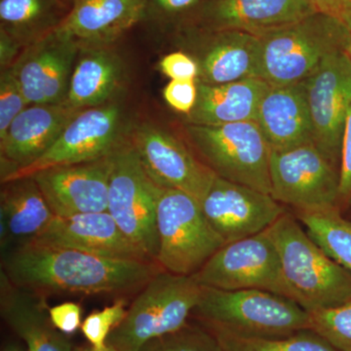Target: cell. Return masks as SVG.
<instances>
[{
    "mask_svg": "<svg viewBox=\"0 0 351 351\" xmlns=\"http://www.w3.org/2000/svg\"><path fill=\"white\" fill-rule=\"evenodd\" d=\"M202 286L193 276L161 269L136 295L125 318L108 339L117 351H138L145 343L188 323L199 302Z\"/></svg>",
    "mask_w": 351,
    "mask_h": 351,
    "instance_id": "cell-5",
    "label": "cell"
},
{
    "mask_svg": "<svg viewBox=\"0 0 351 351\" xmlns=\"http://www.w3.org/2000/svg\"><path fill=\"white\" fill-rule=\"evenodd\" d=\"M145 172L161 189H178L199 202L216 174L172 134L144 123L128 135Z\"/></svg>",
    "mask_w": 351,
    "mask_h": 351,
    "instance_id": "cell-13",
    "label": "cell"
},
{
    "mask_svg": "<svg viewBox=\"0 0 351 351\" xmlns=\"http://www.w3.org/2000/svg\"><path fill=\"white\" fill-rule=\"evenodd\" d=\"M208 330L213 332L223 351H338L311 329L274 338H252L219 330Z\"/></svg>",
    "mask_w": 351,
    "mask_h": 351,
    "instance_id": "cell-29",
    "label": "cell"
},
{
    "mask_svg": "<svg viewBox=\"0 0 351 351\" xmlns=\"http://www.w3.org/2000/svg\"><path fill=\"white\" fill-rule=\"evenodd\" d=\"M270 85L262 78L211 85L197 82V100L186 123L218 126L256 121L261 101Z\"/></svg>",
    "mask_w": 351,
    "mask_h": 351,
    "instance_id": "cell-25",
    "label": "cell"
},
{
    "mask_svg": "<svg viewBox=\"0 0 351 351\" xmlns=\"http://www.w3.org/2000/svg\"><path fill=\"white\" fill-rule=\"evenodd\" d=\"M112 160L57 166L32 175L56 217L108 211Z\"/></svg>",
    "mask_w": 351,
    "mask_h": 351,
    "instance_id": "cell-16",
    "label": "cell"
},
{
    "mask_svg": "<svg viewBox=\"0 0 351 351\" xmlns=\"http://www.w3.org/2000/svg\"><path fill=\"white\" fill-rule=\"evenodd\" d=\"M193 313L207 329L252 338L288 336L309 329V314L299 304L257 289L202 287Z\"/></svg>",
    "mask_w": 351,
    "mask_h": 351,
    "instance_id": "cell-3",
    "label": "cell"
},
{
    "mask_svg": "<svg viewBox=\"0 0 351 351\" xmlns=\"http://www.w3.org/2000/svg\"><path fill=\"white\" fill-rule=\"evenodd\" d=\"M267 232L280 256L293 301L307 313L351 302V272L330 258L292 214L285 212Z\"/></svg>",
    "mask_w": 351,
    "mask_h": 351,
    "instance_id": "cell-2",
    "label": "cell"
},
{
    "mask_svg": "<svg viewBox=\"0 0 351 351\" xmlns=\"http://www.w3.org/2000/svg\"><path fill=\"white\" fill-rule=\"evenodd\" d=\"M351 207V108L346 119L339 166V205Z\"/></svg>",
    "mask_w": 351,
    "mask_h": 351,
    "instance_id": "cell-36",
    "label": "cell"
},
{
    "mask_svg": "<svg viewBox=\"0 0 351 351\" xmlns=\"http://www.w3.org/2000/svg\"><path fill=\"white\" fill-rule=\"evenodd\" d=\"M80 43L54 29L25 46L11 69L29 106L63 103Z\"/></svg>",
    "mask_w": 351,
    "mask_h": 351,
    "instance_id": "cell-14",
    "label": "cell"
},
{
    "mask_svg": "<svg viewBox=\"0 0 351 351\" xmlns=\"http://www.w3.org/2000/svg\"><path fill=\"white\" fill-rule=\"evenodd\" d=\"M200 205L225 244L265 232L286 212L269 193L217 175Z\"/></svg>",
    "mask_w": 351,
    "mask_h": 351,
    "instance_id": "cell-15",
    "label": "cell"
},
{
    "mask_svg": "<svg viewBox=\"0 0 351 351\" xmlns=\"http://www.w3.org/2000/svg\"><path fill=\"white\" fill-rule=\"evenodd\" d=\"M123 75L121 59L108 46L80 45L64 103L80 110L105 105Z\"/></svg>",
    "mask_w": 351,
    "mask_h": 351,
    "instance_id": "cell-26",
    "label": "cell"
},
{
    "mask_svg": "<svg viewBox=\"0 0 351 351\" xmlns=\"http://www.w3.org/2000/svg\"><path fill=\"white\" fill-rule=\"evenodd\" d=\"M295 218L325 253L351 272V221L339 206L295 211Z\"/></svg>",
    "mask_w": 351,
    "mask_h": 351,
    "instance_id": "cell-28",
    "label": "cell"
},
{
    "mask_svg": "<svg viewBox=\"0 0 351 351\" xmlns=\"http://www.w3.org/2000/svg\"><path fill=\"white\" fill-rule=\"evenodd\" d=\"M138 351H223V348L207 328L186 323L177 331L151 339Z\"/></svg>",
    "mask_w": 351,
    "mask_h": 351,
    "instance_id": "cell-30",
    "label": "cell"
},
{
    "mask_svg": "<svg viewBox=\"0 0 351 351\" xmlns=\"http://www.w3.org/2000/svg\"><path fill=\"white\" fill-rule=\"evenodd\" d=\"M1 351H27L22 346L15 341H9L2 346Z\"/></svg>",
    "mask_w": 351,
    "mask_h": 351,
    "instance_id": "cell-41",
    "label": "cell"
},
{
    "mask_svg": "<svg viewBox=\"0 0 351 351\" xmlns=\"http://www.w3.org/2000/svg\"><path fill=\"white\" fill-rule=\"evenodd\" d=\"M348 55H350V57L351 59V43H350V49H348Z\"/></svg>",
    "mask_w": 351,
    "mask_h": 351,
    "instance_id": "cell-43",
    "label": "cell"
},
{
    "mask_svg": "<svg viewBox=\"0 0 351 351\" xmlns=\"http://www.w3.org/2000/svg\"><path fill=\"white\" fill-rule=\"evenodd\" d=\"M31 242L75 249L115 260L152 262L124 234L107 211L55 217L50 225Z\"/></svg>",
    "mask_w": 351,
    "mask_h": 351,
    "instance_id": "cell-19",
    "label": "cell"
},
{
    "mask_svg": "<svg viewBox=\"0 0 351 351\" xmlns=\"http://www.w3.org/2000/svg\"><path fill=\"white\" fill-rule=\"evenodd\" d=\"M316 12L307 0H207L197 11L203 31H239L261 36Z\"/></svg>",
    "mask_w": 351,
    "mask_h": 351,
    "instance_id": "cell-20",
    "label": "cell"
},
{
    "mask_svg": "<svg viewBox=\"0 0 351 351\" xmlns=\"http://www.w3.org/2000/svg\"><path fill=\"white\" fill-rule=\"evenodd\" d=\"M157 233L156 263L180 276H193L226 245L208 223L199 201L178 189H161Z\"/></svg>",
    "mask_w": 351,
    "mask_h": 351,
    "instance_id": "cell-7",
    "label": "cell"
},
{
    "mask_svg": "<svg viewBox=\"0 0 351 351\" xmlns=\"http://www.w3.org/2000/svg\"><path fill=\"white\" fill-rule=\"evenodd\" d=\"M149 0H75L60 29L80 45L108 46L144 17Z\"/></svg>",
    "mask_w": 351,
    "mask_h": 351,
    "instance_id": "cell-22",
    "label": "cell"
},
{
    "mask_svg": "<svg viewBox=\"0 0 351 351\" xmlns=\"http://www.w3.org/2000/svg\"><path fill=\"white\" fill-rule=\"evenodd\" d=\"M302 83L314 145L339 169L343 132L351 108V59L348 51L330 55Z\"/></svg>",
    "mask_w": 351,
    "mask_h": 351,
    "instance_id": "cell-12",
    "label": "cell"
},
{
    "mask_svg": "<svg viewBox=\"0 0 351 351\" xmlns=\"http://www.w3.org/2000/svg\"><path fill=\"white\" fill-rule=\"evenodd\" d=\"M53 324L64 335H71L82 327V309L80 304L66 302L49 308Z\"/></svg>",
    "mask_w": 351,
    "mask_h": 351,
    "instance_id": "cell-37",
    "label": "cell"
},
{
    "mask_svg": "<svg viewBox=\"0 0 351 351\" xmlns=\"http://www.w3.org/2000/svg\"><path fill=\"white\" fill-rule=\"evenodd\" d=\"M258 38L261 78L270 86L304 82L330 55L348 51L351 43L348 29L318 12Z\"/></svg>",
    "mask_w": 351,
    "mask_h": 351,
    "instance_id": "cell-4",
    "label": "cell"
},
{
    "mask_svg": "<svg viewBox=\"0 0 351 351\" xmlns=\"http://www.w3.org/2000/svg\"><path fill=\"white\" fill-rule=\"evenodd\" d=\"M125 300L119 299L112 306L93 311L83 320L80 329L95 351L108 350V337L125 318Z\"/></svg>",
    "mask_w": 351,
    "mask_h": 351,
    "instance_id": "cell-32",
    "label": "cell"
},
{
    "mask_svg": "<svg viewBox=\"0 0 351 351\" xmlns=\"http://www.w3.org/2000/svg\"><path fill=\"white\" fill-rule=\"evenodd\" d=\"M80 112L64 101L32 105L23 110L0 138L1 182L40 158Z\"/></svg>",
    "mask_w": 351,
    "mask_h": 351,
    "instance_id": "cell-18",
    "label": "cell"
},
{
    "mask_svg": "<svg viewBox=\"0 0 351 351\" xmlns=\"http://www.w3.org/2000/svg\"><path fill=\"white\" fill-rule=\"evenodd\" d=\"M24 49L19 43L0 31V66L1 69L10 68Z\"/></svg>",
    "mask_w": 351,
    "mask_h": 351,
    "instance_id": "cell-40",
    "label": "cell"
},
{
    "mask_svg": "<svg viewBox=\"0 0 351 351\" xmlns=\"http://www.w3.org/2000/svg\"><path fill=\"white\" fill-rule=\"evenodd\" d=\"M108 211L152 262L158 254L157 206L161 188L145 172L128 136L110 154Z\"/></svg>",
    "mask_w": 351,
    "mask_h": 351,
    "instance_id": "cell-8",
    "label": "cell"
},
{
    "mask_svg": "<svg viewBox=\"0 0 351 351\" xmlns=\"http://www.w3.org/2000/svg\"><path fill=\"white\" fill-rule=\"evenodd\" d=\"M189 48L199 68L196 82L218 85L261 78L262 44L255 34L239 31H196Z\"/></svg>",
    "mask_w": 351,
    "mask_h": 351,
    "instance_id": "cell-17",
    "label": "cell"
},
{
    "mask_svg": "<svg viewBox=\"0 0 351 351\" xmlns=\"http://www.w3.org/2000/svg\"><path fill=\"white\" fill-rule=\"evenodd\" d=\"M159 69L171 80H197L199 68L195 58L186 52L177 51L162 58Z\"/></svg>",
    "mask_w": 351,
    "mask_h": 351,
    "instance_id": "cell-35",
    "label": "cell"
},
{
    "mask_svg": "<svg viewBox=\"0 0 351 351\" xmlns=\"http://www.w3.org/2000/svg\"><path fill=\"white\" fill-rule=\"evenodd\" d=\"M163 269L149 261L115 260L63 247L29 242L1 254L9 280L43 299L53 295H137Z\"/></svg>",
    "mask_w": 351,
    "mask_h": 351,
    "instance_id": "cell-1",
    "label": "cell"
},
{
    "mask_svg": "<svg viewBox=\"0 0 351 351\" xmlns=\"http://www.w3.org/2000/svg\"><path fill=\"white\" fill-rule=\"evenodd\" d=\"M316 12L336 20L351 32V0H307Z\"/></svg>",
    "mask_w": 351,
    "mask_h": 351,
    "instance_id": "cell-38",
    "label": "cell"
},
{
    "mask_svg": "<svg viewBox=\"0 0 351 351\" xmlns=\"http://www.w3.org/2000/svg\"><path fill=\"white\" fill-rule=\"evenodd\" d=\"M1 184L0 245L2 253L31 242L56 216L32 176Z\"/></svg>",
    "mask_w": 351,
    "mask_h": 351,
    "instance_id": "cell-24",
    "label": "cell"
},
{
    "mask_svg": "<svg viewBox=\"0 0 351 351\" xmlns=\"http://www.w3.org/2000/svg\"><path fill=\"white\" fill-rule=\"evenodd\" d=\"M64 1H66V3H68V4H69V2H73H73H75V0H64Z\"/></svg>",
    "mask_w": 351,
    "mask_h": 351,
    "instance_id": "cell-44",
    "label": "cell"
},
{
    "mask_svg": "<svg viewBox=\"0 0 351 351\" xmlns=\"http://www.w3.org/2000/svg\"><path fill=\"white\" fill-rule=\"evenodd\" d=\"M269 176L270 195L295 211L339 207V169L314 143L271 149Z\"/></svg>",
    "mask_w": 351,
    "mask_h": 351,
    "instance_id": "cell-10",
    "label": "cell"
},
{
    "mask_svg": "<svg viewBox=\"0 0 351 351\" xmlns=\"http://www.w3.org/2000/svg\"><path fill=\"white\" fill-rule=\"evenodd\" d=\"M29 107L12 69H1L0 75V138L5 135L14 119Z\"/></svg>",
    "mask_w": 351,
    "mask_h": 351,
    "instance_id": "cell-33",
    "label": "cell"
},
{
    "mask_svg": "<svg viewBox=\"0 0 351 351\" xmlns=\"http://www.w3.org/2000/svg\"><path fill=\"white\" fill-rule=\"evenodd\" d=\"M197 92L196 80H170L164 88L163 97L171 108L188 115L195 108Z\"/></svg>",
    "mask_w": 351,
    "mask_h": 351,
    "instance_id": "cell-34",
    "label": "cell"
},
{
    "mask_svg": "<svg viewBox=\"0 0 351 351\" xmlns=\"http://www.w3.org/2000/svg\"><path fill=\"white\" fill-rule=\"evenodd\" d=\"M272 151L313 143L304 83L269 86L256 119Z\"/></svg>",
    "mask_w": 351,
    "mask_h": 351,
    "instance_id": "cell-23",
    "label": "cell"
},
{
    "mask_svg": "<svg viewBox=\"0 0 351 351\" xmlns=\"http://www.w3.org/2000/svg\"><path fill=\"white\" fill-rule=\"evenodd\" d=\"M119 104L108 103L78 113L54 145L31 165L14 172L3 182L29 177L48 168L89 162L104 158L127 138Z\"/></svg>",
    "mask_w": 351,
    "mask_h": 351,
    "instance_id": "cell-11",
    "label": "cell"
},
{
    "mask_svg": "<svg viewBox=\"0 0 351 351\" xmlns=\"http://www.w3.org/2000/svg\"><path fill=\"white\" fill-rule=\"evenodd\" d=\"M75 351H95V350H93V348H91V346H90V348H77V350H75ZM107 351H117V350H115L114 348H110V346H108Z\"/></svg>",
    "mask_w": 351,
    "mask_h": 351,
    "instance_id": "cell-42",
    "label": "cell"
},
{
    "mask_svg": "<svg viewBox=\"0 0 351 351\" xmlns=\"http://www.w3.org/2000/svg\"><path fill=\"white\" fill-rule=\"evenodd\" d=\"M0 313L27 346V351H75L53 324L46 299L14 285L0 274Z\"/></svg>",
    "mask_w": 351,
    "mask_h": 351,
    "instance_id": "cell-21",
    "label": "cell"
},
{
    "mask_svg": "<svg viewBox=\"0 0 351 351\" xmlns=\"http://www.w3.org/2000/svg\"><path fill=\"white\" fill-rule=\"evenodd\" d=\"M68 5L64 0H0V31L25 48L58 29Z\"/></svg>",
    "mask_w": 351,
    "mask_h": 351,
    "instance_id": "cell-27",
    "label": "cell"
},
{
    "mask_svg": "<svg viewBox=\"0 0 351 351\" xmlns=\"http://www.w3.org/2000/svg\"><path fill=\"white\" fill-rule=\"evenodd\" d=\"M186 131L200 160L218 177L271 193V147L257 122L218 126L186 123Z\"/></svg>",
    "mask_w": 351,
    "mask_h": 351,
    "instance_id": "cell-6",
    "label": "cell"
},
{
    "mask_svg": "<svg viewBox=\"0 0 351 351\" xmlns=\"http://www.w3.org/2000/svg\"><path fill=\"white\" fill-rule=\"evenodd\" d=\"M193 276L202 287L225 291L257 289L292 300L280 256L267 230L223 245Z\"/></svg>",
    "mask_w": 351,
    "mask_h": 351,
    "instance_id": "cell-9",
    "label": "cell"
},
{
    "mask_svg": "<svg viewBox=\"0 0 351 351\" xmlns=\"http://www.w3.org/2000/svg\"><path fill=\"white\" fill-rule=\"evenodd\" d=\"M309 314V329L338 351H351V302Z\"/></svg>",
    "mask_w": 351,
    "mask_h": 351,
    "instance_id": "cell-31",
    "label": "cell"
},
{
    "mask_svg": "<svg viewBox=\"0 0 351 351\" xmlns=\"http://www.w3.org/2000/svg\"><path fill=\"white\" fill-rule=\"evenodd\" d=\"M199 0H149V7L159 15L175 16L186 12L197 5Z\"/></svg>",
    "mask_w": 351,
    "mask_h": 351,
    "instance_id": "cell-39",
    "label": "cell"
}]
</instances>
